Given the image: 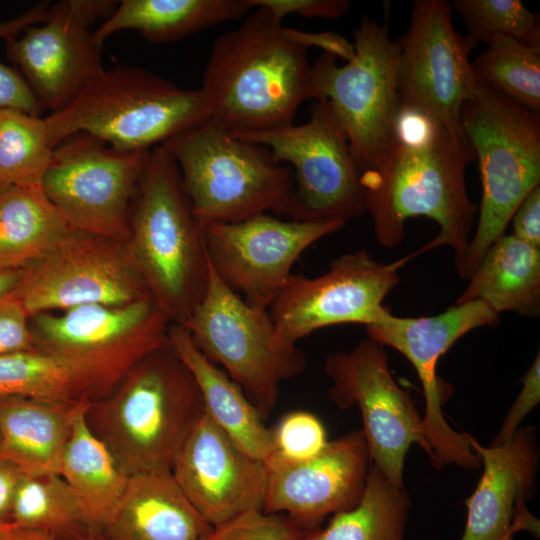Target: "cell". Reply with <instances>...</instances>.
Segmentation results:
<instances>
[{"instance_id": "cell-20", "label": "cell", "mask_w": 540, "mask_h": 540, "mask_svg": "<svg viewBox=\"0 0 540 540\" xmlns=\"http://www.w3.org/2000/svg\"><path fill=\"white\" fill-rule=\"evenodd\" d=\"M171 474L211 526L248 511H263L265 462L242 450L205 411L179 450Z\"/></svg>"}, {"instance_id": "cell-34", "label": "cell", "mask_w": 540, "mask_h": 540, "mask_svg": "<svg viewBox=\"0 0 540 540\" xmlns=\"http://www.w3.org/2000/svg\"><path fill=\"white\" fill-rule=\"evenodd\" d=\"M52 153L44 117L0 109V187L41 188Z\"/></svg>"}, {"instance_id": "cell-11", "label": "cell", "mask_w": 540, "mask_h": 540, "mask_svg": "<svg viewBox=\"0 0 540 540\" xmlns=\"http://www.w3.org/2000/svg\"><path fill=\"white\" fill-rule=\"evenodd\" d=\"M236 136L267 147L291 169L290 220L346 223L365 213L361 175L327 102L316 100L303 124Z\"/></svg>"}, {"instance_id": "cell-28", "label": "cell", "mask_w": 540, "mask_h": 540, "mask_svg": "<svg viewBox=\"0 0 540 540\" xmlns=\"http://www.w3.org/2000/svg\"><path fill=\"white\" fill-rule=\"evenodd\" d=\"M455 304L481 300L498 314H540V249L511 235L487 250Z\"/></svg>"}, {"instance_id": "cell-5", "label": "cell", "mask_w": 540, "mask_h": 540, "mask_svg": "<svg viewBox=\"0 0 540 540\" xmlns=\"http://www.w3.org/2000/svg\"><path fill=\"white\" fill-rule=\"evenodd\" d=\"M208 118L200 88L183 89L124 64L104 68L66 106L44 117L52 148L85 132L129 152L150 151Z\"/></svg>"}, {"instance_id": "cell-46", "label": "cell", "mask_w": 540, "mask_h": 540, "mask_svg": "<svg viewBox=\"0 0 540 540\" xmlns=\"http://www.w3.org/2000/svg\"><path fill=\"white\" fill-rule=\"evenodd\" d=\"M0 540H59L53 535L12 523L0 525Z\"/></svg>"}, {"instance_id": "cell-45", "label": "cell", "mask_w": 540, "mask_h": 540, "mask_svg": "<svg viewBox=\"0 0 540 540\" xmlns=\"http://www.w3.org/2000/svg\"><path fill=\"white\" fill-rule=\"evenodd\" d=\"M50 6L48 1H41L15 18L0 21V38L10 40L19 36L26 28L43 23Z\"/></svg>"}, {"instance_id": "cell-13", "label": "cell", "mask_w": 540, "mask_h": 540, "mask_svg": "<svg viewBox=\"0 0 540 540\" xmlns=\"http://www.w3.org/2000/svg\"><path fill=\"white\" fill-rule=\"evenodd\" d=\"M329 398L340 408L357 405L370 463L392 484L404 487V460L417 443L427 454L422 416L397 384L383 347L367 338L349 351L327 355Z\"/></svg>"}, {"instance_id": "cell-22", "label": "cell", "mask_w": 540, "mask_h": 540, "mask_svg": "<svg viewBox=\"0 0 540 540\" xmlns=\"http://www.w3.org/2000/svg\"><path fill=\"white\" fill-rule=\"evenodd\" d=\"M471 445L483 464L481 479L467 499V521L460 540H514L520 530L539 535V521L526 508L539 464L535 430L519 428L498 445Z\"/></svg>"}, {"instance_id": "cell-23", "label": "cell", "mask_w": 540, "mask_h": 540, "mask_svg": "<svg viewBox=\"0 0 540 540\" xmlns=\"http://www.w3.org/2000/svg\"><path fill=\"white\" fill-rule=\"evenodd\" d=\"M211 526L193 507L171 471L128 477L122 498L100 534L105 540H204Z\"/></svg>"}, {"instance_id": "cell-30", "label": "cell", "mask_w": 540, "mask_h": 540, "mask_svg": "<svg viewBox=\"0 0 540 540\" xmlns=\"http://www.w3.org/2000/svg\"><path fill=\"white\" fill-rule=\"evenodd\" d=\"M76 232L41 188L0 187V268H25Z\"/></svg>"}, {"instance_id": "cell-9", "label": "cell", "mask_w": 540, "mask_h": 540, "mask_svg": "<svg viewBox=\"0 0 540 540\" xmlns=\"http://www.w3.org/2000/svg\"><path fill=\"white\" fill-rule=\"evenodd\" d=\"M182 325L198 349L241 387L263 419L275 408L281 383L306 368L303 351L279 339L268 309L246 302L211 265L205 293Z\"/></svg>"}, {"instance_id": "cell-38", "label": "cell", "mask_w": 540, "mask_h": 540, "mask_svg": "<svg viewBox=\"0 0 540 540\" xmlns=\"http://www.w3.org/2000/svg\"><path fill=\"white\" fill-rule=\"evenodd\" d=\"M29 318L11 293L0 297V355L34 349Z\"/></svg>"}, {"instance_id": "cell-24", "label": "cell", "mask_w": 540, "mask_h": 540, "mask_svg": "<svg viewBox=\"0 0 540 540\" xmlns=\"http://www.w3.org/2000/svg\"><path fill=\"white\" fill-rule=\"evenodd\" d=\"M128 371L37 349L0 355V398L26 396L68 402H94Z\"/></svg>"}, {"instance_id": "cell-12", "label": "cell", "mask_w": 540, "mask_h": 540, "mask_svg": "<svg viewBox=\"0 0 540 540\" xmlns=\"http://www.w3.org/2000/svg\"><path fill=\"white\" fill-rule=\"evenodd\" d=\"M500 314L481 300L455 304L444 312L426 317H399L389 310L366 326L369 339L388 346L412 364L421 382L425 413L422 429L427 455L436 469L457 465L467 470L480 466L471 445V435L455 431L442 411L445 391L437 376V364L454 343L468 332L497 326Z\"/></svg>"}, {"instance_id": "cell-2", "label": "cell", "mask_w": 540, "mask_h": 540, "mask_svg": "<svg viewBox=\"0 0 540 540\" xmlns=\"http://www.w3.org/2000/svg\"><path fill=\"white\" fill-rule=\"evenodd\" d=\"M307 52L282 21L254 8L213 42L200 87L209 118L235 135L294 124L300 105L310 100Z\"/></svg>"}, {"instance_id": "cell-29", "label": "cell", "mask_w": 540, "mask_h": 540, "mask_svg": "<svg viewBox=\"0 0 540 540\" xmlns=\"http://www.w3.org/2000/svg\"><path fill=\"white\" fill-rule=\"evenodd\" d=\"M79 408L60 464L59 475L72 490L90 532L100 533L125 491L128 477L106 446L91 432Z\"/></svg>"}, {"instance_id": "cell-47", "label": "cell", "mask_w": 540, "mask_h": 540, "mask_svg": "<svg viewBox=\"0 0 540 540\" xmlns=\"http://www.w3.org/2000/svg\"><path fill=\"white\" fill-rule=\"evenodd\" d=\"M25 268L3 269L0 268V297L14 291L22 278Z\"/></svg>"}, {"instance_id": "cell-1", "label": "cell", "mask_w": 540, "mask_h": 540, "mask_svg": "<svg viewBox=\"0 0 540 540\" xmlns=\"http://www.w3.org/2000/svg\"><path fill=\"white\" fill-rule=\"evenodd\" d=\"M466 139L427 112L401 107L394 134L376 165L361 174L365 212L385 248L401 244L409 218L425 216L439 226L415 257L449 246L454 262L465 253L477 206L467 193L466 168L475 159Z\"/></svg>"}, {"instance_id": "cell-4", "label": "cell", "mask_w": 540, "mask_h": 540, "mask_svg": "<svg viewBox=\"0 0 540 540\" xmlns=\"http://www.w3.org/2000/svg\"><path fill=\"white\" fill-rule=\"evenodd\" d=\"M133 199L131 256L170 322L184 324L205 293L210 265L204 224L194 215L163 144L151 149Z\"/></svg>"}, {"instance_id": "cell-40", "label": "cell", "mask_w": 540, "mask_h": 540, "mask_svg": "<svg viewBox=\"0 0 540 540\" xmlns=\"http://www.w3.org/2000/svg\"><path fill=\"white\" fill-rule=\"evenodd\" d=\"M522 390L509 409L498 435L491 445H498L508 440L519 429V425L526 415L536 407L540 401V356L535 357L533 363L522 378Z\"/></svg>"}, {"instance_id": "cell-36", "label": "cell", "mask_w": 540, "mask_h": 540, "mask_svg": "<svg viewBox=\"0 0 540 540\" xmlns=\"http://www.w3.org/2000/svg\"><path fill=\"white\" fill-rule=\"evenodd\" d=\"M271 432L274 445L271 457L285 462L308 460L320 453L328 443L321 421L306 411L285 414Z\"/></svg>"}, {"instance_id": "cell-3", "label": "cell", "mask_w": 540, "mask_h": 540, "mask_svg": "<svg viewBox=\"0 0 540 540\" xmlns=\"http://www.w3.org/2000/svg\"><path fill=\"white\" fill-rule=\"evenodd\" d=\"M204 413L193 376L169 345L134 365L85 412L91 432L127 476L171 471Z\"/></svg>"}, {"instance_id": "cell-42", "label": "cell", "mask_w": 540, "mask_h": 540, "mask_svg": "<svg viewBox=\"0 0 540 540\" xmlns=\"http://www.w3.org/2000/svg\"><path fill=\"white\" fill-rule=\"evenodd\" d=\"M510 221L514 237L540 249V186L526 195Z\"/></svg>"}, {"instance_id": "cell-6", "label": "cell", "mask_w": 540, "mask_h": 540, "mask_svg": "<svg viewBox=\"0 0 540 540\" xmlns=\"http://www.w3.org/2000/svg\"><path fill=\"white\" fill-rule=\"evenodd\" d=\"M178 167L198 220L235 223L265 213L288 214L291 169L270 150L208 118L163 144Z\"/></svg>"}, {"instance_id": "cell-21", "label": "cell", "mask_w": 540, "mask_h": 540, "mask_svg": "<svg viewBox=\"0 0 540 540\" xmlns=\"http://www.w3.org/2000/svg\"><path fill=\"white\" fill-rule=\"evenodd\" d=\"M263 511L287 513L303 531L319 528L329 514L355 506L365 488L370 459L361 431L328 441L301 462L271 457Z\"/></svg>"}, {"instance_id": "cell-27", "label": "cell", "mask_w": 540, "mask_h": 540, "mask_svg": "<svg viewBox=\"0 0 540 540\" xmlns=\"http://www.w3.org/2000/svg\"><path fill=\"white\" fill-rule=\"evenodd\" d=\"M251 10L246 0H122L93 37L102 46L113 34L134 30L151 43L167 44Z\"/></svg>"}, {"instance_id": "cell-25", "label": "cell", "mask_w": 540, "mask_h": 540, "mask_svg": "<svg viewBox=\"0 0 540 540\" xmlns=\"http://www.w3.org/2000/svg\"><path fill=\"white\" fill-rule=\"evenodd\" d=\"M84 403L1 397L0 456L25 474H59L75 416Z\"/></svg>"}, {"instance_id": "cell-41", "label": "cell", "mask_w": 540, "mask_h": 540, "mask_svg": "<svg viewBox=\"0 0 540 540\" xmlns=\"http://www.w3.org/2000/svg\"><path fill=\"white\" fill-rule=\"evenodd\" d=\"M0 109H16L35 116L44 111L22 74L1 61Z\"/></svg>"}, {"instance_id": "cell-33", "label": "cell", "mask_w": 540, "mask_h": 540, "mask_svg": "<svg viewBox=\"0 0 540 540\" xmlns=\"http://www.w3.org/2000/svg\"><path fill=\"white\" fill-rule=\"evenodd\" d=\"M471 61L478 82L518 105L540 114V45L495 36Z\"/></svg>"}, {"instance_id": "cell-44", "label": "cell", "mask_w": 540, "mask_h": 540, "mask_svg": "<svg viewBox=\"0 0 540 540\" xmlns=\"http://www.w3.org/2000/svg\"><path fill=\"white\" fill-rule=\"evenodd\" d=\"M24 474L13 462L0 456V525L11 522L14 496Z\"/></svg>"}, {"instance_id": "cell-35", "label": "cell", "mask_w": 540, "mask_h": 540, "mask_svg": "<svg viewBox=\"0 0 540 540\" xmlns=\"http://www.w3.org/2000/svg\"><path fill=\"white\" fill-rule=\"evenodd\" d=\"M463 20L467 36L476 44L495 36H508L529 45H540L539 14L520 0H454L451 3Z\"/></svg>"}, {"instance_id": "cell-18", "label": "cell", "mask_w": 540, "mask_h": 540, "mask_svg": "<svg viewBox=\"0 0 540 540\" xmlns=\"http://www.w3.org/2000/svg\"><path fill=\"white\" fill-rule=\"evenodd\" d=\"M344 225L284 221L265 213L235 223L205 224V246L217 276L249 304L268 309L300 255Z\"/></svg>"}, {"instance_id": "cell-32", "label": "cell", "mask_w": 540, "mask_h": 540, "mask_svg": "<svg viewBox=\"0 0 540 540\" xmlns=\"http://www.w3.org/2000/svg\"><path fill=\"white\" fill-rule=\"evenodd\" d=\"M14 525L73 540L89 531L80 506L57 473L24 474L13 500Z\"/></svg>"}, {"instance_id": "cell-39", "label": "cell", "mask_w": 540, "mask_h": 540, "mask_svg": "<svg viewBox=\"0 0 540 540\" xmlns=\"http://www.w3.org/2000/svg\"><path fill=\"white\" fill-rule=\"evenodd\" d=\"M251 9H267L276 19L296 14L306 18L337 19L350 7L346 0H246Z\"/></svg>"}, {"instance_id": "cell-43", "label": "cell", "mask_w": 540, "mask_h": 540, "mask_svg": "<svg viewBox=\"0 0 540 540\" xmlns=\"http://www.w3.org/2000/svg\"><path fill=\"white\" fill-rule=\"evenodd\" d=\"M290 36L309 49L310 47L320 48L324 53L342 58L346 62L351 60L355 54L353 42L334 32L311 33L294 28H288Z\"/></svg>"}, {"instance_id": "cell-7", "label": "cell", "mask_w": 540, "mask_h": 540, "mask_svg": "<svg viewBox=\"0 0 540 540\" xmlns=\"http://www.w3.org/2000/svg\"><path fill=\"white\" fill-rule=\"evenodd\" d=\"M461 127L479 160L482 199L475 233L456 271L469 279L526 195L540 183V114L475 78L461 109Z\"/></svg>"}, {"instance_id": "cell-17", "label": "cell", "mask_w": 540, "mask_h": 540, "mask_svg": "<svg viewBox=\"0 0 540 540\" xmlns=\"http://www.w3.org/2000/svg\"><path fill=\"white\" fill-rule=\"evenodd\" d=\"M112 0H62L50 6L43 23L6 42L7 56L22 74L43 110L66 106L104 67L102 46L90 27L108 18Z\"/></svg>"}, {"instance_id": "cell-14", "label": "cell", "mask_w": 540, "mask_h": 540, "mask_svg": "<svg viewBox=\"0 0 540 540\" xmlns=\"http://www.w3.org/2000/svg\"><path fill=\"white\" fill-rule=\"evenodd\" d=\"M413 258L410 253L382 263L361 249L336 258L322 275L292 274L268 307L279 339L296 345L324 327L375 323L390 310L383 301L398 285L400 269Z\"/></svg>"}, {"instance_id": "cell-31", "label": "cell", "mask_w": 540, "mask_h": 540, "mask_svg": "<svg viewBox=\"0 0 540 540\" xmlns=\"http://www.w3.org/2000/svg\"><path fill=\"white\" fill-rule=\"evenodd\" d=\"M410 497L370 463L365 488L352 508L333 515L325 528L303 531L298 540H405Z\"/></svg>"}, {"instance_id": "cell-37", "label": "cell", "mask_w": 540, "mask_h": 540, "mask_svg": "<svg viewBox=\"0 0 540 540\" xmlns=\"http://www.w3.org/2000/svg\"><path fill=\"white\" fill-rule=\"evenodd\" d=\"M302 532L288 516L253 510L213 526L204 540H298Z\"/></svg>"}, {"instance_id": "cell-10", "label": "cell", "mask_w": 540, "mask_h": 540, "mask_svg": "<svg viewBox=\"0 0 540 540\" xmlns=\"http://www.w3.org/2000/svg\"><path fill=\"white\" fill-rule=\"evenodd\" d=\"M150 151H121L76 133L53 148L41 189L75 230L126 243L130 204Z\"/></svg>"}, {"instance_id": "cell-16", "label": "cell", "mask_w": 540, "mask_h": 540, "mask_svg": "<svg viewBox=\"0 0 540 540\" xmlns=\"http://www.w3.org/2000/svg\"><path fill=\"white\" fill-rule=\"evenodd\" d=\"M397 39L401 107L423 110L466 139L461 109L475 81L469 54L477 44L454 29L451 3L414 1L408 29Z\"/></svg>"}, {"instance_id": "cell-48", "label": "cell", "mask_w": 540, "mask_h": 540, "mask_svg": "<svg viewBox=\"0 0 540 540\" xmlns=\"http://www.w3.org/2000/svg\"><path fill=\"white\" fill-rule=\"evenodd\" d=\"M73 540H105L100 533L88 532L82 536H79Z\"/></svg>"}, {"instance_id": "cell-15", "label": "cell", "mask_w": 540, "mask_h": 540, "mask_svg": "<svg viewBox=\"0 0 540 540\" xmlns=\"http://www.w3.org/2000/svg\"><path fill=\"white\" fill-rule=\"evenodd\" d=\"M11 294L29 317L82 305H126L150 296L127 242L76 232L25 267Z\"/></svg>"}, {"instance_id": "cell-19", "label": "cell", "mask_w": 540, "mask_h": 540, "mask_svg": "<svg viewBox=\"0 0 540 540\" xmlns=\"http://www.w3.org/2000/svg\"><path fill=\"white\" fill-rule=\"evenodd\" d=\"M31 318L35 349L126 370L168 344L170 320L151 296L126 305L89 304Z\"/></svg>"}, {"instance_id": "cell-26", "label": "cell", "mask_w": 540, "mask_h": 540, "mask_svg": "<svg viewBox=\"0 0 540 540\" xmlns=\"http://www.w3.org/2000/svg\"><path fill=\"white\" fill-rule=\"evenodd\" d=\"M168 342L197 383L206 415L247 454L266 462L274 451L272 432L241 387L198 349L182 324L169 325Z\"/></svg>"}, {"instance_id": "cell-8", "label": "cell", "mask_w": 540, "mask_h": 540, "mask_svg": "<svg viewBox=\"0 0 540 540\" xmlns=\"http://www.w3.org/2000/svg\"><path fill=\"white\" fill-rule=\"evenodd\" d=\"M354 57L338 65L323 53L310 72V99L327 102L345 134L360 175L388 146L401 110L397 82L398 39L387 22L364 16L353 31Z\"/></svg>"}]
</instances>
